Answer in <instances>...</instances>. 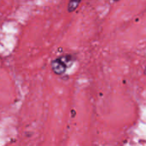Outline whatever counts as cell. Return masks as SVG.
<instances>
[{"instance_id": "1", "label": "cell", "mask_w": 146, "mask_h": 146, "mask_svg": "<svg viewBox=\"0 0 146 146\" xmlns=\"http://www.w3.org/2000/svg\"><path fill=\"white\" fill-rule=\"evenodd\" d=\"M74 61V58L71 55H64L56 59H55L51 62V68L56 74H62L65 73L68 67H69Z\"/></svg>"}, {"instance_id": "2", "label": "cell", "mask_w": 146, "mask_h": 146, "mask_svg": "<svg viewBox=\"0 0 146 146\" xmlns=\"http://www.w3.org/2000/svg\"><path fill=\"white\" fill-rule=\"evenodd\" d=\"M80 3V1H70L68 4V10L69 12H73L74 10H75L78 7V5Z\"/></svg>"}, {"instance_id": "3", "label": "cell", "mask_w": 146, "mask_h": 146, "mask_svg": "<svg viewBox=\"0 0 146 146\" xmlns=\"http://www.w3.org/2000/svg\"><path fill=\"white\" fill-rule=\"evenodd\" d=\"M145 74H146V68H145Z\"/></svg>"}]
</instances>
